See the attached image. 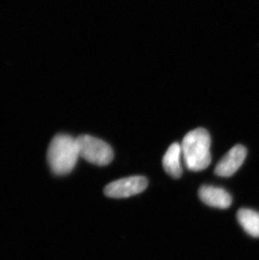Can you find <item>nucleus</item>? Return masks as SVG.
<instances>
[{
	"mask_svg": "<svg viewBox=\"0 0 259 260\" xmlns=\"http://www.w3.org/2000/svg\"><path fill=\"white\" fill-rule=\"evenodd\" d=\"M181 155V145L175 143L169 147L163 158L164 170L174 179H179L183 173L180 162Z\"/></svg>",
	"mask_w": 259,
	"mask_h": 260,
	"instance_id": "nucleus-7",
	"label": "nucleus"
},
{
	"mask_svg": "<svg viewBox=\"0 0 259 260\" xmlns=\"http://www.w3.org/2000/svg\"><path fill=\"white\" fill-rule=\"evenodd\" d=\"M199 197L207 206L215 208L228 209L233 203L232 197L226 190L211 185L201 186Z\"/></svg>",
	"mask_w": 259,
	"mask_h": 260,
	"instance_id": "nucleus-6",
	"label": "nucleus"
},
{
	"mask_svg": "<svg viewBox=\"0 0 259 260\" xmlns=\"http://www.w3.org/2000/svg\"><path fill=\"white\" fill-rule=\"evenodd\" d=\"M47 157L54 174L61 176L70 174L80 157L77 138L62 133L55 136L50 143Z\"/></svg>",
	"mask_w": 259,
	"mask_h": 260,
	"instance_id": "nucleus-1",
	"label": "nucleus"
},
{
	"mask_svg": "<svg viewBox=\"0 0 259 260\" xmlns=\"http://www.w3.org/2000/svg\"><path fill=\"white\" fill-rule=\"evenodd\" d=\"M247 153V148L244 146L236 145L216 165L215 174L221 177L232 176L243 165Z\"/></svg>",
	"mask_w": 259,
	"mask_h": 260,
	"instance_id": "nucleus-5",
	"label": "nucleus"
},
{
	"mask_svg": "<svg viewBox=\"0 0 259 260\" xmlns=\"http://www.w3.org/2000/svg\"><path fill=\"white\" fill-rule=\"evenodd\" d=\"M210 134L204 128H197L186 134L182 142V155L191 171H201L211 162Z\"/></svg>",
	"mask_w": 259,
	"mask_h": 260,
	"instance_id": "nucleus-2",
	"label": "nucleus"
},
{
	"mask_svg": "<svg viewBox=\"0 0 259 260\" xmlns=\"http://www.w3.org/2000/svg\"><path fill=\"white\" fill-rule=\"evenodd\" d=\"M147 185L148 181L145 177H128L111 182L105 186L104 192L110 198H127L144 191Z\"/></svg>",
	"mask_w": 259,
	"mask_h": 260,
	"instance_id": "nucleus-4",
	"label": "nucleus"
},
{
	"mask_svg": "<svg viewBox=\"0 0 259 260\" xmlns=\"http://www.w3.org/2000/svg\"><path fill=\"white\" fill-rule=\"evenodd\" d=\"M237 220L240 225L250 236L259 237V212L251 209H240L237 212Z\"/></svg>",
	"mask_w": 259,
	"mask_h": 260,
	"instance_id": "nucleus-8",
	"label": "nucleus"
},
{
	"mask_svg": "<svg viewBox=\"0 0 259 260\" xmlns=\"http://www.w3.org/2000/svg\"><path fill=\"white\" fill-rule=\"evenodd\" d=\"M79 156L90 164L105 166L112 162L114 152L112 147L105 141L89 135H81L77 138Z\"/></svg>",
	"mask_w": 259,
	"mask_h": 260,
	"instance_id": "nucleus-3",
	"label": "nucleus"
}]
</instances>
